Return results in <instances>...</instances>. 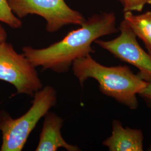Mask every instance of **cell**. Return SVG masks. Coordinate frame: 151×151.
<instances>
[{"label": "cell", "mask_w": 151, "mask_h": 151, "mask_svg": "<svg viewBox=\"0 0 151 151\" xmlns=\"http://www.w3.org/2000/svg\"><path fill=\"white\" fill-rule=\"evenodd\" d=\"M118 31L116 16L114 12L96 14L60 41L44 48L24 47L22 54L35 67L64 73L69 70L75 60L94 52L92 44L97 39Z\"/></svg>", "instance_id": "1"}, {"label": "cell", "mask_w": 151, "mask_h": 151, "mask_svg": "<svg viewBox=\"0 0 151 151\" xmlns=\"http://www.w3.org/2000/svg\"><path fill=\"white\" fill-rule=\"evenodd\" d=\"M72 68L81 86L87 79L93 78L98 82L100 91L104 95L133 110L138 106L137 95L147 83L128 66H105L91 54L75 60Z\"/></svg>", "instance_id": "2"}, {"label": "cell", "mask_w": 151, "mask_h": 151, "mask_svg": "<svg viewBox=\"0 0 151 151\" xmlns=\"http://www.w3.org/2000/svg\"><path fill=\"white\" fill-rule=\"evenodd\" d=\"M57 102L56 90L53 87L48 85L34 93L31 107L20 117L13 119L9 114L0 112L2 133L0 151H22L39 120Z\"/></svg>", "instance_id": "3"}, {"label": "cell", "mask_w": 151, "mask_h": 151, "mask_svg": "<svg viewBox=\"0 0 151 151\" xmlns=\"http://www.w3.org/2000/svg\"><path fill=\"white\" fill-rule=\"evenodd\" d=\"M12 12L18 18L28 15H37L46 22V30L55 32L65 26L81 24L86 20L84 16L72 9L65 0H7Z\"/></svg>", "instance_id": "4"}, {"label": "cell", "mask_w": 151, "mask_h": 151, "mask_svg": "<svg viewBox=\"0 0 151 151\" xmlns=\"http://www.w3.org/2000/svg\"><path fill=\"white\" fill-rule=\"evenodd\" d=\"M36 68L11 44L0 42V80L12 85L16 93L33 96L43 88Z\"/></svg>", "instance_id": "5"}, {"label": "cell", "mask_w": 151, "mask_h": 151, "mask_svg": "<svg viewBox=\"0 0 151 151\" xmlns=\"http://www.w3.org/2000/svg\"><path fill=\"white\" fill-rule=\"evenodd\" d=\"M120 34L110 40L97 39L94 43L120 60L135 66L146 82L151 81V55L141 47L137 36L124 20L119 25Z\"/></svg>", "instance_id": "6"}, {"label": "cell", "mask_w": 151, "mask_h": 151, "mask_svg": "<svg viewBox=\"0 0 151 151\" xmlns=\"http://www.w3.org/2000/svg\"><path fill=\"white\" fill-rule=\"evenodd\" d=\"M63 119L53 112L44 116L43 126L40 134L36 151H57L63 148L68 151H81L76 145L68 143L63 138L61 129Z\"/></svg>", "instance_id": "7"}, {"label": "cell", "mask_w": 151, "mask_h": 151, "mask_svg": "<svg viewBox=\"0 0 151 151\" xmlns=\"http://www.w3.org/2000/svg\"><path fill=\"white\" fill-rule=\"evenodd\" d=\"M112 132L103 142L110 151H143V134L142 130L123 127L122 123L114 120Z\"/></svg>", "instance_id": "8"}, {"label": "cell", "mask_w": 151, "mask_h": 151, "mask_svg": "<svg viewBox=\"0 0 151 151\" xmlns=\"http://www.w3.org/2000/svg\"><path fill=\"white\" fill-rule=\"evenodd\" d=\"M124 20L140 39L148 53L151 55V11L135 15L132 12H124Z\"/></svg>", "instance_id": "9"}, {"label": "cell", "mask_w": 151, "mask_h": 151, "mask_svg": "<svg viewBox=\"0 0 151 151\" xmlns=\"http://www.w3.org/2000/svg\"><path fill=\"white\" fill-rule=\"evenodd\" d=\"M0 22L12 29H20L22 25L21 19L11 11L7 0H0Z\"/></svg>", "instance_id": "10"}, {"label": "cell", "mask_w": 151, "mask_h": 151, "mask_svg": "<svg viewBox=\"0 0 151 151\" xmlns=\"http://www.w3.org/2000/svg\"><path fill=\"white\" fill-rule=\"evenodd\" d=\"M151 4V0H123L124 12H140L146 5Z\"/></svg>", "instance_id": "11"}, {"label": "cell", "mask_w": 151, "mask_h": 151, "mask_svg": "<svg viewBox=\"0 0 151 151\" xmlns=\"http://www.w3.org/2000/svg\"><path fill=\"white\" fill-rule=\"evenodd\" d=\"M151 106V81L148 82L146 87L138 94Z\"/></svg>", "instance_id": "12"}, {"label": "cell", "mask_w": 151, "mask_h": 151, "mask_svg": "<svg viewBox=\"0 0 151 151\" xmlns=\"http://www.w3.org/2000/svg\"><path fill=\"white\" fill-rule=\"evenodd\" d=\"M7 38V33L5 29L0 24V42L6 41Z\"/></svg>", "instance_id": "13"}, {"label": "cell", "mask_w": 151, "mask_h": 151, "mask_svg": "<svg viewBox=\"0 0 151 151\" xmlns=\"http://www.w3.org/2000/svg\"><path fill=\"white\" fill-rule=\"evenodd\" d=\"M118 1H119V2L122 4V2H123V0H117Z\"/></svg>", "instance_id": "14"}]
</instances>
